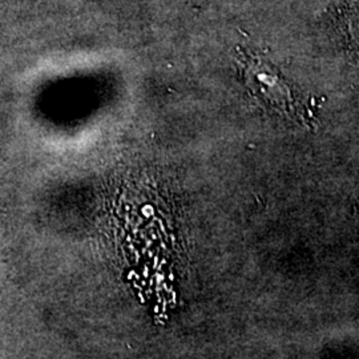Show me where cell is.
<instances>
[{
    "label": "cell",
    "mask_w": 359,
    "mask_h": 359,
    "mask_svg": "<svg viewBox=\"0 0 359 359\" xmlns=\"http://www.w3.org/2000/svg\"><path fill=\"white\" fill-rule=\"evenodd\" d=\"M246 74L249 84L262 95L266 103L274 105L286 115L294 114V97L292 92L283 79L276 75L268 65L253 60L246 65Z\"/></svg>",
    "instance_id": "6da1fadb"
},
{
    "label": "cell",
    "mask_w": 359,
    "mask_h": 359,
    "mask_svg": "<svg viewBox=\"0 0 359 359\" xmlns=\"http://www.w3.org/2000/svg\"><path fill=\"white\" fill-rule=\"evenodd\" d=\"M344 20L351 43L359 50V0L347 1Z\"/></svg>",
    "instance_id": "7a4b0ae2"
}]
</instances>
